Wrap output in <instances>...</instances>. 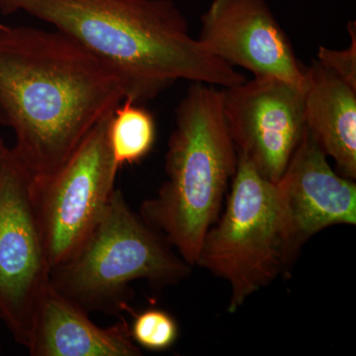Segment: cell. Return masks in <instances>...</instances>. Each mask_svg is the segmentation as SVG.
I'll use <instances>...</instances> for the list:
<instances>
[{
    "label": "cell",
    "instance_id": "4",
    "mask_svg": "<svg viewBox=\"0 0 356 356\" xmlns=\"http://www.w3.org/2000/svg\"><path fill=\"white\" fill-rule=\"evenodd\" d=\"M191 266L133 212L115 189L102 219L72 257L50 273L51 286L88 312L127 309L129 284L145 280L165 286L184 280Z\"/></svg>",
    "mask_w": 356,
    "mask_h": 356
},
{
    "label": "cell",
    "instance_id": "13",
    "mask_svg": "<svg viewBox=\"0 0 356 356\" xmlns=\"http://www.w3.org/2000/svg\"><path fill=\"white\" fill-rule=\"evenodd\" d=\"M156 135L153 114L132 100H124L110 121L109 142L115 163L121 168L144 159L153 149Z\"/></svg>",
    "mask_w": 356,
    "mask_h": 356
},
{
    "label": "cell",
    "instance_id": "6",
    "mask_svg": "<svg viewBox=\"0 0 356 356\" xmlns=\"http://www.w3.org/2000/svg\"><path fill=\"white\" fill-rule=\"evenodd\" d=\"M112 115L91 129L60 170L49 177L32 178L33 203L51 270L81 248L113 195L120 168L110 147Z\"/></svg>",
    "mask_w": 356,
    "mask_h": 356
},
{
    "label": "cell",
    "instance_id": "12",
    "mask_svg": "<svg viewBox=\"0 0 356 356\" xmlns=\"http://www.w3.org/2000/svg\"><path fill=\"white\" fill-rule=\"evenodd\" d=\"M306 126L341 177L356 178V89L317 58L304 67Z\"/></svg>",
    "mask_w": 356,
    "mask_h": 356
},
{
    "label": "cell",
    "instance_id": "14",
    "mask_svg": "<svg viewBox=\"0 0 356 356\" xmlns=\"http://www.w3.org/2000/svg\"><path fill=\"white\" fill-rule=\"evenodd\" d=\"M131 334L136 343L147 350H165L177 341L178 327L170 314L152 309L136 316Z\"/></svg>",
    "mask_w": 356,
    "mask_h": 356
},
{
    "label": "cell",
    "instance_id": "16",
    "mask_svg": "<svg viewBox=\"0 0 356 356\" xmlns=\"http://www.w3.org/2000/svg\"><path fill=\"white\" fill-rule=\"evenodd\" d=\"M4 27H6V25L1 24V23H0V30L3 29Z\"/></svg>",
    "mask_w": 356,
    "mask_h": 356
},
{
    "label": "cell",
    "instance_id": "2",
    "mask_svg": "<svg viewBox=\"0 0 356 356\" xmlns=\"http://www.w3.org/2000/svg\"><path fill=\"white\" fill-rule=\"evenodd\" d=\"M0 13L53 25L108 70L136 104L180 79L221 88L247 81L191 36L172 0H0Z\"/></svg>",
    "mask_w": 356,
    "mask_h": 356
},
{
    "label": "cell",
    "instance_id": "15",
    "mask_svg": "<svg viewBox=\"0 0 356 356\" xmlns=\"http://www.w3.org/2000/svg\"><path fill=\"white\" fill-rule=\"evenodd\" d=\"M350 44L346 50H332L318 47L317 60L346 84L356 89V23H348Z\"/></svg>",
    "mask_w": 356,
    "mask_h": 356
},
{
    "label": "cell",
    "instance_id": "3",
    "mask_svg": "<svg viewBox=\"0 0 356 356\" xmlns=\"http://www.w3.org/2000/svg\"><path fill=\"white\" fill-rule=\"evenodd\" d=\"M238 154L224 114V91L192 83L175 111L165 156L166 180L140 217L173 245L188 266L216 222Z\"/></svg>",
    "mask_w": 356,
    "mask_h": 356
},
{
    "label": "cell",
    "instance_id": "11",
    "mask_svg": "<svg viewBox=\"0 0 356 356\" xmlns=\"http://www.w3.org/2000/svg\"><path fill=\"white\" fill-rule=\"evenodd\" d=\"M27 348L32 356L142 355L125 320L99 327L51 283L39 300Z\"/></svg>",
    "mask_w": 356,
    "mask_h": 356
},
{
    "label": "cell",
    "instance_id": "17",
    "mask_svg": "<svg viewBox=\"0 0 356 356\" xmlns=\"http://www.w3.org/2000/svg\"><path fill=\"white\" fill-rule=\"evenodd\" d=\"M0 353H1V350H0Z\"/></svg>",
    "mask_w": 356,
    "mask_h": 356
},
{
    "label": "cell",
    "instance_id": "10",
    "mask_svg": "<svg viewBox=\"0 0 356 356\" xmlns=\"http://www.w3.org/2000/svg\"><path fill=\"white\" fill-rule=\"evenodd\" d=\"M313 135H305L277 182L293 250L336 225H356V184L339 177Z\"/></svg>",
    "mask_w": 356,
    "mask_h": 356
},
{
    "label": "cell",
    "instance_id": "8",
    "mask_svg": "<svg viewBox=\"0 0 356 356\" xmlns=\"http://www.w3.org/2000/svg\"><path fill=\"white\" fill-rule=\"evenodd\" d=\"M222 91L238 156L277 184L306 133L303 90L273 77H254Z\"/></svg>",
    "mask_w": 356,
    "mask_h": 356
},
{
    "label": "cell",
    "instance_id": "5",
    "mask_svg": "<svg viewBox=\"0 0 356 356\" xmlns=\"http://www.w3.org/2000/svg\"><path fill=\"white\" fill-rule=\"evenodd\" d=\"M226 211L204 238L196 264L228 281V311L273 283L296 257L277 184L238 156Z\"/></svg>",
    "mask_w": 356,
    "mask_h": 356
},
{
    "label": "cell",
    "instance_id": "1",
    "mask_svg": "<svg viewBox=\"0 0 356 356\" xmlns=\"http://www.w3.org/2000/svg\"><path fill=\"white\" fill-rule=\"evenodd\" d=\"M125 100L116 79L67 35L0 30V125L32 178L60 170L96 124Z\"/></svg>",
    "mask_w": 356,
    "mask_h": 356
},
{
    "label": "cell",
    "instance_id": "9",
    "mask_svg": "<svg viewBox=\"0 0 356 356\" xmlns=\"http://www.w3.org/2000/svg\"><path fill=\"white\" fill-rule=\"evenodd\" d=\"M200 22L197 39L227 64L303 88L304 65L266 0H212Z\"/></svg>",
    "mask_w": 356,
    "mask_h": 356
},
{
    "label": "cell",
    "instance_id": "7",
    "mask_svg": "<svg viewBox=\"0 0 356 356\" xmlns=\"http://www.w3.org/2000/svg\"><path fill=\"white\" fill-rule=\"evenodd\" d=\"M31 184L32 175L0 136V321L25 348L51 273Z\"/></svg>",
    "mask_w": 356,
    "mask_h": 356
}]
</instances>
